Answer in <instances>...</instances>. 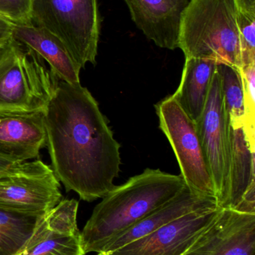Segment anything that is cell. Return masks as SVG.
<instances>
[{"mask_svg":"<svg viewBox=\"0 0 255 255\" xmlns=\"http://www.w3.org/2000/svg\"><path fill=\"white\" fill-rule=\"evenodd\" d=\"M51 169L67 192L85 202L104 197L121 166L120 144L92 94L59 81L43 111Z\"/></svg>","mask_w":255,"mask_h":255,"instance_id":"obj_1","label":"cell"},{"mask_svg":"<svg viewBox=\"0 0 255 255\" xmlns=\"http://www.w3.org/2000/svg\"><path fill=\"white\" fill-rule=\"evenodd\" d=\"M186 185L181 175L146 169L115 186L94 208L81 232L85 254L101 253L109 241L173 199Z\"/></svg>","mask_w":255,"mask_h":255,"instance_id":"obj_2","label":"cell"},{"mask_svg":"<svg viewBox=\"0 0 255 255\" xmlns=\"http://www.w3.org/2000/svg\"><path fill=\"white\" fill-rule=\"evenodd\" d=\"M238 10L235 0H190L179 31L186 58L214 60L242 68Z\"/></svg>","mask_w":255,"mask_h":255,"instance_id":"obj_3","label":"cell"},{"mask_svg":"<svg viewBox=\"0 0 255 255\" xmlns=\"http://www.w3.org/2000/svg\"><path fill=\"white\" fill-rule=\"evenodd\" d=\"M58 82L42 58L13 39L0 54V117L43 112Z\"/></svg>","mask_w":255,"mask_h":255,"instance_id":"obj_4","label":"cell"},{"mask_svg":"<svg viewBox=\"0 0 255 255\" xmlns=\"http://www.w3.org/2000/svg\"><path fill=\"white\" fill-rule=\"evenodd\" d=\"M32 22L56 36L76 64H96L101 18L97 0H34Z\"/></svg>","mask_w":255,"mask_h":255,"instance_id":"obj_5","label":"cell"},{"mask_svg":"<svg viewBox=\"0 0 255 255\" xmlns=\"http://www.w3.org/2000/svg\"><path fill=\"white\" fill-rule=\"evenodd\" d=\"M155 110L160 128L173 148L187 185L202 194L217 198L195 122L173 96L157 103Z\"/></svg>","mask_w":255,"mask_h":255,"instance_id":"obj_6","label":"cell"},{"mask_svg":"<svg viewBox=\"0 0 255 255\" xmlns=\"http://www.w3.org/2000/svg\"><path fill=\"white\" fill-rule=\"evenodd\" d=\"M196 130L209 168L219 207L227 194L230 166V125L223 104L220 76L216 70Z\"/></svg>","mask_w":255,"mask_h":255,"instance_id":"obj_7","label":"cell"},{"mask_svg":"<svg viewBox=\"0 0 255 255\" xmlns=\"http://www.w3.org/2000/svg\"><path fill=\"white\" fill-rule=\"evenodd\" d=\"M222 209L196 210L115 251L97 255H182L214 223Z\"/></svg>","mask_w":255,"mask_h":255,"instance_id":"obj_8","label":"cell"},{"mask_svg":"<svg viewBox=\"0 0 255 255\" xmlns=\"http://www.w3.org/2000/svg\"><path fill=\"white\" fill-rule=\"evenodd\" d=\"M182 255H255V214L223 208Z\"/></svg>","mask_w":255,"mask_h":255,"instance_id":"obj_9","label":"cell"},{"mask_svg":"<svg viewBox=\"0 0 255 255\" xmlns=\"http://www.w3.org/2000/svg\"><path fill=\"white\" fill-rule=\"evenodd\" d=\"M62 199L52 169L0 179V209L42 217Z\"/></svg>","mask_w":255,"mask_h":255,"instance_id":"obj_10","label":"cell"},{"mask_svg":"<svg viewBox=\"0 0 255 255\" xmlns=\"http://www.w3.org/2000/svg\"><path fill=\"white\" fill-rule=\"evenodd\" d=\"M230 141L227 194L221 208L255 214V149L249 142L244 126H230Z\"/></svg>","mask_w":255,"mask_h":255,"instance_id":"obj_11","label":"cell"},{"mask_svg":"<svg viewBox=\"0 0 255 255\" xmlns=\"http://www.w3.org/2000/svg\"><path fill=\"white\" fill-rule=\"evenodd\" d=\"M132 19L159 47L178 48L181 19L190 0H124Z\"/></svg>","mask_w":255,"mask_h":255,"instance_id":"obj_12","label":"cell"},{"mask_svg":"<svg viewBox=\"0 0 255 255\" xmlns=\"http://www.w3.org/2000/svg\"><path fill=\"white\" fill-rule=\"evenodd\" d=\"M215 207H219L217 198L202 194L186 185L173 199L109 241L100 253L115 251L189 213Z\"/></svg>","mask_w":255,"mask_h":255,"instance_id":"obj_13","label":"cell"},{"mask_svg":"<svg viewBox=\"0 0 255 255\" xmlns=\"http://www.w3.org/2000/svg\"><path fill=\"white\" fill-rule=\"evenodd\" d=\"M43 112L0 117V154L21 162L38 158L46 144Z\"/></svg>","mask_w":255,"mask_h":255,"instance_id":"obj_14","label":"cell"},{"mask_svg":"<svg viewBox=\"0 0 255 255\" xmlns=\"http://www.w3.org/2000/svg\"><path fill=\"white\" fill-rule=\"evenodd\" d=\"M12 37L46 61L49 70L58 80L69 84L80 83L81 67L56 36L32 24L13 25Z\"/></svg>","mask_w":255,"mask_h":255,"instance_id":"obj_15","label":"cell"},{"mask_svg":"<svg viewBox=\"0 0 255 255\" xmlns=\"http://www.w3.org/2000/svg\"><path fill=\"white\" fill-rule=\"evenodd\" d=\"M217 64L214 60L186 58L181 83L172 96L193 122L203 113Z\"/></svg>","mask_w":255,"mask_h":255,"instance_id":"obj_16","label":"cell"},{"mask_svg":"<svg viewBox=\"0 0 255 255\" xmlns=\"http://www.w3.org/2000/svg\"><path fill=\"white\" fill-rule=\"evenodd\" d=\"M13 255H85L78 235H63L54 230L44 215L22 247Z\"/></svg>","mask_w":255,"mask_h":255,"instance_id":"obj_17","label":"cell"},{"mask_svg":"<svg viewBox=\"0 0 255 255\" xmlns=\"http://www.w3.org/2000/svg\"><path fill=\"white\" fill-rule=\"evenodd\" d=\"M217 72L229 124L233 127L245 125V95L241 71L227 64H217Z\"/></svg>","mask_w":255,"mask_h":255,"instance_id":"obj_18","label":"cell"},{"mask_svg":"<svg viewBox=\"0 0 255 255\" xmlns=\"http://www.w3.org/2000/svg\"><path fill=\"white\" fill-rule=\"evenodd\" d=\"M42 217L0 209V255L15 254L31 236Z\"/></svg>","mask_w":255,"mask_h":255,"instance_id":"obj_19","label":"cell"},{"mask_svg":"<svg viewBox=\"0 0 255 255\" xmlns=\"http://www.w3.org/2000/svg\"><path fill=\"white\" fill-rule=\"evenodd\" d=\"M242 67L255 64V16L238 11Z\"/></svg>","mask_w":255,"mask_h":255,"instance_id":"obj_20","label":"cell"},{"mask_svg":"<svg viewBox=\"0 0 255 255\" xmlns=\"http://www.w3.org/2000/svg\"><path fill=\"white\" fill-rule=\"evenodd\" d=\"M34 0H0V16L13 25H32Z\"/></svg>","mask_w":255,"mask_h":255,"instance_id":"obj_21","label":"cell"},{"mask_svg":"<svg viewBox=\"0 0 255 255\" xmlns=\"http://www.w3.org/2000/svg\"><path fill=\"white\" fill-rule=\"evenodd\" d=\"M51 169L50 166L39 159L32 162H21L0 154V179L25 174L40 173Z\"/></svg>","mask_w":255,"mask_h":255,"instance_id":"obj_22","label":"cell"},{"mask_svg":"<svg viewBox=\"0 0 255 255\" xmlns=\"http://www.w3.org/2000/svg\"><path fill=\"white\" fill-rule=\"evenodd\" d=\"M13 24L0 16V46H7L13 40Z\"/></svg>","mask_w":255,"mask_h":255,"instance_id":"obj_23","label":"cell"},{"mask_svg":"<svg viewBox=\"0 0 255 255\" xmlns=\"http://www.w3.org/2000/svg\"><path fill=\"white\" fill-rule=\"evenodd\" d=\"M238 11L255 16V0H235Z\"/></svg>","mask_w":255,"mask_h":255,"instance_id":"obj_24","label":"cell"},{"mask_svg":"<svg viewBox=\"0 0 255 255\" xmlns=\"http://www.w3.org/2000/svg\"><path fill=\"white\" fill-rule=\"evenodd\" d=\"M8 45V44H7ZM5 47H6V46H0V54L1 53V52H3V51H4V49H5Z\"/></svg>","mask_w":255,"mask_h":255,"instance_id":"obj_25","label":"cell"}]
</instances>
